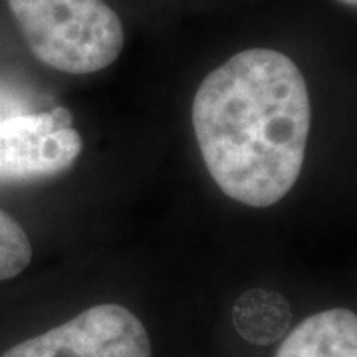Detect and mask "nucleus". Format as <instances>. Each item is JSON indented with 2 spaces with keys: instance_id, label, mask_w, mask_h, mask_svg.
<instances>
[{
  "instance_id": "nucleus-9",
  "label": "nucleus",
  "mask_w": 357,
  "mask_h": 357,
  "mask_svg": "<svg viewBox=\"0 0 357 357\" xmlns=\"http://www.w3.org/2000/svg\"><path fill=\"white\" fill-rule=\"evenodd\" d=\"M337 2H342L345 6H356L357 4V0H337Z\"/></svg>"
},
{
  "instance_id": "nucleus-3",
  "label": "nucleus",
  "mask_w": 357,
  "mask_h": 357,
  "mask_svg": "<svg viewBox=\"0 0 357 357\" xmlns=\"http://www.w3.org/2000/svg\"><path fill=\"white\" fill-rule=\"evenodd\" d=\"M0 357H151V340L131 310L102 304Z\"/></svg>"
},
{
  "instance_id": "nucleus-6",
  "label": "nucleus",
  "mask_w": 357,
  "mask_h": 357,
  "mask_svg": "<svg viewBox=\"0 0 357 357\" xmlns=\"http://www.w3.org/2000/svg\"><path fill=\"white\" fill-rule=\"evenodd\" d=\"M232 321L246 342L270 345L286 335L292 321V310L278 292L256 288L236 300Z\"/></svg>"
},
{
  "instance_id": "nucleus-8",
  "label": "nucleus",
  "mask_w": 357,
  "mask_h": 357,
  "mask_svg": "<svg viewBox=\"0 0 357 357\" xmlns=\"http://www.w3.org/2000/svg\"><path fill=\"white\" fill-rule=\"evenodd\" d=\"M32 105L34 103H30L24 93L0 82V121L16 115L32 114Z\"/></svg>"
},
{
  "instance_id": "nucleus-7",
  "label": "nucleus",
  "mask_w": 357,
  "mask_h": 357,
  "mask_svg": "<svg viewBox=\"0 0 357 357\" xmlns=\"http://www.w3.org/2000/svg\"><path fill=\"white\" fill-rule=\"evenodd\" d=\"M32 260V246L24 229L0 211V280L18 276Z\"/></svg>"
},
{
  "instance_id": "nucleus-4",
  "label": "nucleus",
  "mask_w": 357,
  "mask_h": 357,
  "mask_svg": "<svg viewBox=\"0 0 357 357\" xmlns=\"http://www.w3.org/2000/svg\"><path fill=\"white\" fill-rule=\"evenodd\" d=\"M66 107L0 121V183L60 175L82 155V137Z\"/></svg>"
},
{
  "instance_id": "nucleus-2",
  "label": "nucleus",
  "mask_w": 357,
  "mask_h": 357,
  "mask_svg": "<svg viewBox=\"0 0 357 357\" xmlns=\"http://www.w3.org/2000/svg\"><path fill=\"white\" fill-rule=\"evenodd\" d=\"M26 46L66 74L112 66L126 44L123 22L105 0H8Z\"/></svg>"
},
{
  "instance_id": "nucleus-5",
  "label": "nucleus",
  "mask_w": 357,
  "mask_h": 357,
  "mask_svg": "<svg viewBox=\"0 0 357 357\" xmlns=\"http://www.w3.org/2000/svg\"><path fill=\"white\" fill-rule=\"evenodd\" d=\"M276 357H357V316L344 307L310 316L286 335Z\"/></svg>"
},
{
  "instance_id": "nucleus-1",
  "label": "nucleus",
  "mask_w": 357,
  "mask_h": 357,
  "mask_svg": "<svg viewBox=\"0 0 357 357\" xmlns=\"http://www.w3.org/2000/svg\"><path fill=\"white\" fill-rule=\"evenodd\" d=\"M191 117L206 171L227 197L264 208L292 191L312 126L292 58L266 48L234 54L201 82Z\"/></svg>"
}]
</instances>
